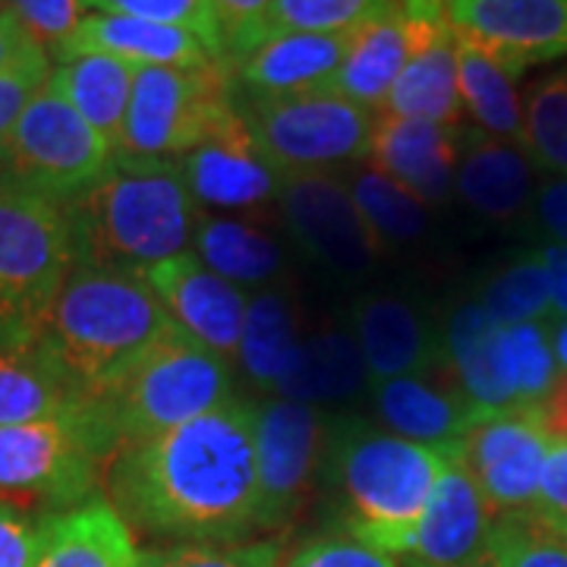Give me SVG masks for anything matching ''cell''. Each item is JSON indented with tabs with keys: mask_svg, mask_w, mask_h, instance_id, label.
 I'll use <instances>...</instances> for the list:
<instances>
[{
	"mask_svg": "<svg viewBox=\"0 0 567 567\" xmlns=\"http://www.w3.org/2000/svg\"><path fill=\"white\" fill-rule=\"evenodd\" d=\"M278 212L306 256L338 275L369 271L385 252L360 218L350 183L338 181L331 171L290 174Z\"/></svg>",
	"mask_w": 567,
	"mask_h": 567,
	"instance_id": "13",
	"label": "cell"
},
{
	"mask_svg": "<svg viewBox=\"0 0 567 567\" xmlns=\"http://www.w3.org/2000/svg\"><path fill=\"white\" fill-rule=\"evenodd\" d=\"M480 303L502 328L551 319V281L543 256L502 268L480 293Z\"/></svg>",
	"mask_w": 567,
	"mask_h": 567,
	"instance_id": "38",
	"label": "cell"
},
{
	"mask_svg": "<svg viewBox=\"0 0 567 567\" xmlns=\"http://www.w3.org/2000/svg\"><path fill=\"white\" fill-rule=\"evenodd\" d=\"M234 401V372L181 324L164 331L140 363L99 398H85L114 454L164 435Z\"/></svg>",
	"mask_w": 567,
	"mask_h": 567,
	"instance_id": "5",
	"label": "cell"
},
{
	"mask_svg": "<svg viewBox=\"0 0 567 567\" xmlns=\"http://www.w3.org/2000/svg\"><path fill=\"white\" fill-rule=\"evenodd\" d=\"M457 80L464 111L473 117L476 130L495 140L524 142V102L517 95L520 76H514L480 44L457 35Z\"/></svg>",
	"mask_w": 567,
	"mask_h": 567,
	"instance_id": "31",
	"label": "cell"
},
{
	"mask_svg": "<svg viewBox=\"0 0 567 567\" xmlns=\"http://www.w3.org/2000/svg\"><path fill=\"white\" fill-rule=\"evenodd\" d=\"M48 54L58 63L85 54H104L133 66H177V70L218 63L203 41L189 35L186 29L133 20V17H107V13L82 17L80 25Z\"/></svg>",
	"mask_w": 567,
	"mask_h": 567,
	"instance_id": "20",
	"label": "cell"
},
{
	"mask_svg": "<svg viewBox=\"0 0 567 567\" xmlns=\"http://www.w3.org/2000/svg\"><path fill=\"white\" fill-rule=\"evenodd\" d=\"M7 10L17 13L44 51L58 48L82 20L80 0H7Z\"/></svg>",
	"mask_w": 567,
	"mask_h": 567,
	"instance_id": "44",
	"label": "cell"
},
{
	"mask_svg": "<svg viewBox=\"0 0 567 567\" xmlns=\"http://www.w3.org/2000/svg\"><path fill=\"white\" fill-rule=\"evenodd\" d=\"M401 567H429V565H420V561H413V558H401ZM457 567H498V561L492 558V551H483L480 558H473V561H466V565H457Z\"/></svg>",
	"mask_w": 567,
	"mask_h": 567,
	"instance_id": "53",
	"label": "cell"
},
{
	"mask_svg": "<svg viewBox=\"0 0 567 567\" xmlns=\"http://www.w3.org/2000/svg\"><path fill=\"white\" fill-rule=\"evenodd\" d=\"M492 507L473 483L470 470L461 461V447L447 461L439 488L425 507L416 527L413 546L404 558H413L429 567H457L488 551Z\"/></svg>",
	"mask_w": 567,
	"mask_h": 567,
	"instance_id": "19",
	"label": "cell"
},
{
	"mask_svg": "<svg viewBox=\"0 0 567 567\" xmlns=\"http://www.w3.org/2000/svg\"><path fill=\"white\" fill-rule=\"evenodd\" d=\"M39 41L29 35V29L17 20L13 10L0 7V70H7L10 63H17L25 54L32 51Z\"/></svg>",
	"mask_w": 567,
	"mask_h": 567,
	"instance_id": "48",
	"label": "cell"
},
{
	"mask_svg": "<svg viewBox=\"0 0 567 567\" xmlns=\"http://www.w3.org/2000/svg\"><path fill=\"white\" fill-rule=\"evenodd\" d=\"M353 338L363 350L369 385L435 369L445 344L429 316L401 293H365L353 306Z\"/></svg>",
	"mask_w": 567,
	"mask_h": 567,
	"instance_id": "18",
	"label": "cell"
},
{
	"mask_svg": "<svg viewBox=\"0 0 567 567\" xmlns=\"http://www.w3.org/2000/svg\"><path fill=\"white\" fill-rule=\"evenodd\" d=\"M145 281L158 293L171 319L181 324L186 334H193L199 344L215 350L227 363L240 357L244 324L249 300L237 284L224 281L208 265L183 252L167 262L155 265Z\"/></svg>",
	"mask_w": 567,
	"mask_h": 567,
	"instance_id": "16",
	"label": "cell"
},
{
	"mask_svg": "<svg viewBox=\"0 0 567 567\" xmlns=\"http://www.w3.org/2000/svg\"><path fill=\"white\" fill-rule=\"evenodd\" d=\"M73 271L61 205L13 189L0 196V350L35 347Z\"/></svg>",
	"mask_w": 567,
	"mask_h": 567,
	"instance_id": "8",
	"label": "cell"
},
{
	"mask_svg": "<svg viewBox=\"0 0 567 567\" xmlns=\"http://www.w3.org/2000/svg\"><path fill=\"white\" fill-rule=\"evenodd\" d=\"M281 543H167L140 551V567H281Z\"/></svg>",
	"mask_w": 567,
	"mask_h": 567,
	"instance_id": "40",
	"label": "cell"
},
{
	"mask_svg": "<svg viewBox=\"0 0 567 567\" xmlns=\"http://www.w3.org/2000/svg\"><path fill=\"white\" fill-rule=\"evenodd\" d=\"M551 445L539 410H517L470 425L461 442V461L492 514L533 511Z\"/></svg>",
	"mask_w": 567,
	"mask_h": 567,
	"instance_id": "12",
	"label": "cell"
},
{
	"mask_svg": "<svg viewBox=\"0 0 567 567\" xmlns=\"http://www.w3.org/2000/svg\"><path fill=\"white\" fill-rule=\"evenodd\" d=\"M114 447L80 398L58 416L0 429V502L66 514L99 495Z\"/></svg>",
	"mask_w": 567,
	"mask_h": 567,
	"instance_id": "6",
	"label": "cell"
},
{
	"mask_svg": "<svg viewBox=\"0 0 567 567\" xmlns=\"http://www.w3.org/2000/svg\"><path fill=\"white\" fill-rule=\"evenodd\" d=\"M502 324L495 322L480 300L464 303L447 322L445 344L451 375L466 394V401L480 410V416L517 413V398L507 379L505 341Z\"/></svg>",
	"mask_w": 567,
	"mask_h": 567,
	"instance_id": "23",
	"label": "cell"
},
{
	"mask_svg": "<svg viewBox=\"0 0 567 567\" xmlns=\"http://www.w3.org/2000/svg\"><path fill=\"white\" fill-rule=\"evenodd\" d=\"M331 420L319 406L287 398L256 404L259 529H281L303 507L324 464Z\"/></svg>",
	"mask_w": 567,
	"mask_h": 567,
	"instance_id": "11",
	"label": "cell"
},
{
	"mask_svg": "<svg viewBox=\"0 0 567 567\" xmlns=\"http://www.w3.org/2000/svg\"><path fill=\"white\" fill-rule=\"evenodd\" d=\"M404 0H275L268 13L265 41L290 32L338 35L360 32L369 22L382 20Z\"/></svg>",
	"mask_w": 567,
	"mask_h": 567,
	"instance_id": "35",
	"label": "cell"
},
{
	"mask_svg": "<svg viewBox=\"0 0 567 567\" xmlns=\"http://www.w3.org/2000/svg\"><path fill=\"white\" fill-rule=\"evenodd\" d=\"M457 447L461 442L420 445L360 416L331 420L322 466H328L344 536L404 558Z\"/></svg>",
	"mask_w": 567,
	"mask_h": 567,
	"instance_id": "2",
	"label": "cell"
},
{
	"mask_svg": "<svg viewBox=\"0 0 567 567\" xmlns=\"http://www.w3.org/2000/svg\"><path fill=\"white\" fill-rule=\"evenodd\" d=\"M442 3H447V0H442Z\"/></svg>",
	"mask_w": 567,
	"mask_h": 567,
	"instance_id": "54",
	"label": "cell"
},
{
	"mask_svg": "<svg viewBox=\"0 0 567 567\" xmlns=\"http://www.w3.org/2000/svg\"><path fill=\"white\" fill-rule=\"evenodd\" d=\"M543 520L551 527L567 533V445L555 442L548 451L546 470H543V483H539V498L533 507Z\"/></svg>",
	"mask_w": 567,
	"mask_h": 567,
	"instance_id": "46",
	"label": "cell"
},
{
	"mask_svg": "<svg viewBox=\"0 0 567 567\" xmlns=\"http://www.w3.org/2000/svg\"><path fill=\"white\" fill-rule=\"evenodd\" d=\"M70 230L73 268L148 275L183 256L193 240L199 205L177 164L111 167L102 181L61 205Z\"/></svg>",
	"mask_w": 567,
	"mask_h": 567,
	"instance_id": "3",
	"label": "cell"
},
{
	"mask_svg": "<svg viewBox=\"0 0 567 567\" xmlns=\"http://www.w3.org/2000/svg\"><path fill=\"white\" fill-rule=\"evenodd\" d=\"M372 388V406L388 432L420 442V445H454L464 442L470 425L480 416V410L466 401L457 382H439L429 372L401 375L375 382Z\"/></svg>",
	"mask_w": 567,
	"mask_h": 567,
	"instance_id": "21",
	"label": "cell"
},
{
	"mask_svg": "<svg viewBox=\"0 0 567 567\" xmlns=\"http://www.w3.org/2000/svg\"><path fill=\"white\" fill-rule=\"evenodd\" d=\"M507 379L520 410H539L558 382V363L551 350V319L511 324L502 331Z\"/></svg>",
	"mask_w": 567,
	"mask_h": 567,
	"instance_id": "36",
	"label": "cell"
},
{
	"mask_svg": "<svg viewBox=\"0 0 567 567\" xmlns=\"http://www.w3.org/2000/svg\"><path fill=\"white\" fill-rule=\"evenodd\" d=\"M543 262L548 268V281H551V319L567 316V244H551L543 252Z\"/></svg>",
	"mask_w": 567,
	"mask_h": 567,
	"instance_id": "49",
	"label": "cell"
},
{
	"mask_svg": "<svg viewBox=\"0 0 567 567\" xmlns=\"http://www.w3.org/2000/svg\"><path fill=\"white\" fill-rule=\"evenodd\" d=\"M488 551L498 567H567V533L536 511H507L492 520Z\"/></svg>",
	"mask_w": 567,
	"mask_h": 567,
	"instance_id": "37",
	"label": "cell"
},
{
	"mask_svg": "<svg viewBox=\"0 0 567 567\" xmlns=\"http://www.w3.org/2000/svg\"><path fill=\"white\" fill-rule=\"evenodd\" d=\"M350 196L369 234L382 249L413 244L429 230V208L423 199H416L401 183L372 167L353 177Z\"/></svg>",
	"mask_w": 567,
	"mask_h": 567,
	"instance_id": "33",
	"label": "cell"
},
{
	"mask_svg": "<svg viewBox=\"0 0 567 567\" xmlns=\"http://www.w3.org/2000/svg\"><path fill=\"white\" fill-rule=\"evenodd\" d=\"M551 350H555L558 372L567 375V316H561V319H551Z\"/></svg>",
	"mask_w": 567,
	"mask_h": 567,
	"instance_id": "51",
	"label": "cell"
},
{
	"mask_svg": "<svg viewBox=\"0 0 567 567\" xmlns=\"http://www.w3.org/2000/svg\"><path fill=\"white\" fill-rule=\"evenodd\" d=\"M177 171L199 208L227 212H262L268 205H278L290 177L249 133L240 114L221 133L181 158Z\"/></svg>",
	"mask_w": 567,
	"mask_h": 567,
	"instance_id": "14",
	"label": "cell"
},
{
	"mask_svg": "<svg viewBox=\"0 0 567 567\" xmlns=\"http://www.w3.org/2000/svg\"><path fill=\"white\" fill-rule=\"evenodd\" d=\"M48 80H51V54L41 44L25 51L7 70H0V142L7 140V133L17 126L22 111L48 85Z\"/></svg>",
	"mask_w": 567,
	"mask_h": 567,
	"instance_id": "42",
	"label": "cell"
},
{
	"mask_svg": "<svg viewBox=\"0 0 567 567\" xmlns=\"http://www.w3.org/2000/svg\"><path fill=\"white\" fill-rule=\"evenodd\" d=\"M536 189V162L524 142L495 140L476 126H464V148L454 193L473 212L507 221L520 215Z\"/></svg>",
	"mask_w": 567,
	"mask_h": 567,
	"instance_id": "22",
	"label": "cell"
},
{
	"mask_svg": "<svg viewBox=\"0 0 567 567\" xmlns=\"http://www.w3.org/2000/svg\"><path fill=\"white\" fill-rule=\"evenodd\" d=\"M539 416L546 423L551 442H565L567 445V375H558L555 388L548 391V398L539 406Z\"/></svg>",
	"mask_w": 567,
	"mask_h": 567,
	"instance_id": "50",
	"label": "cell"
},
{
	"mask_svg": "<svg viewBox=\"0 0 567 567\" xmlns=\"http://www.w3.org/2000/svg\"><path fill=\"white\" fill-rule=\"evenodd\" d=\"M447 20L514 76L567 58V0H447Z\"/></svg>",
	"mask_w": 567,
	"mask_h": 567,
	"instance_id": "15",
	"label": "cell"
},
{
	"mask_svg": "<svg viewBox=\"0 0 567 567\" xmlns=\"http://www.w3.org/2000/svg\"><path fill=\"white\" fill-rule=\"evenodd\" d=\"M80 3L85 10H92V13L133 17V20H148L186 29L189 35H196L215 54V61L224 63L221 32H218L212 0H80Z\"/></svg>",
	"mask_w": 567,
	"mask_h": 567,
	"instance_id": "39",
	"label": "cell"
},
{
	"mask_svg": "<svg viewBox=\"0 0 567 567\" xmlns=\"http://www.w3.org/2000/svg\"><path fill=\"white\" fill-rule=\"evenodd\" d=\"M17 186L63 205L102 181L114 167V148L61 95L44 85L0 142Z\"/></svg>",
	"mask_w": 567,
	"mask_h": 567,
	"instance_id": "10",
	"label": "cell"
},
{
	"mask_svg": "<svg viewBox=\"0 0 567 567\" xmlns=\"http://www.w3.org/2000/svg\"><path fill=\"white\" fill-rule=\"evenodd\" d=\"M174 324L142 275L73 268L39 344L80 398H99Z\"/></svg>",
	"mask_w": 567,
	"mask_h": 567,
	"instance_id": "4",
	"label": "cell"
},
{
	"mask_svg": "<svg viewBox=\"0 0 567 567\" xmlns=\"http://www.w3.org/2000/svg\"><path fill=\"white\" fill-rule=\"evenodd\" d=\"M35 567H140V548L114 505L95 495L51 520Z\"/></svg>",
	"mask_w": 567,
	"mask_h": 567,
	"instance_id": "26",
	"label": "cell"
},
{
	"mask_svg": "<svg viewBox=\"0 0 567 567\" xmlns=\"http://www.w3.org/2000/svg\"><path fill=\"white\" fill-rule=\"evenodd\" d=\"M284 567H398V561L350 536H324L300 548Z\"/></svg>",
	"mask_w": 567,
	"mask_h": 567,
	"instance_id": "45",
	"label": "cell"
},
{
	"mask_svg": "<svg viewBox=\"0 0 567 567\" xmlns=\"http://www.w3.org/2000/svg\"><path fill=\"white\" fill-rule=\"evenodd\" d=\"M536 215L539 221L546 224V230L567 244V177H558V181L546 183L536 196Z\"/></svg>",
	"mask_w": 567,
	"mask_h": 567,
	"instance_id": "47",
	"label": "cell"
},
{
	"mask_svg": "<svg viewBox=\"0 0 567 567\" xmlns=\"http://www.w3.org/2000/svg\"><path fill=\"white\" fill-rule=\"evenodd\" d=\"M76 401V388L41 344L0 350V429L58 416Z\"/></svg>",
	"mask_w": 567,
	"mask_h": 567,
	"instance_id": "30",
	"label": "cell"
},
{
	"mask_svg": "<svg viewBox=\"0 0 567 567\" xmlns=\"http://www.w3.org/2000/svg\"><path fill=\"white\" fill-rule=\"evenodd\" d=\"M369 385L363 350L353 331H319L300 341L297 360L275 398H287L297 404H341L357 398Z\"/></svg>",
	"mask_w": 567,
	"mask_h": 567,
	"instance_id": "27",
	"label": "cell"
},
{
	"mask_svg": "<svg viewBox=\"0 0 567 567\" xmlns=\"http://www.w3.org/2000/svg\"><path fill=\"white\" fill-rule=\"evenodd\" d=\"M300 341L303 338L297 328V312L290 297L284 290L265 287L249 300L237 360L244 363L249 382L275 398L297 360Z\"/></svg>",
	"mask_w": 567,
	"mask_h": 567,
	"instance_id": "29",
	"label": "cell"
},
{
	"mask_svg": "<svg viewBox=\"0 0 567 567\" xmlns=\"http://www.w3.org/2000/svg\"><path fill=\"white\" fill-rule=\"evenodd\" d=\"M275 0H212L221 32L224 66H237L249 58L268 32V13Z\"/></svg>",
	"mask_w": 567,
	"mask_h": 567,
	"instance_id": "41",
	"label": "cell"
},
{
	"mask_svg": "<svg viewBox=\"0 0 567 567\" xmlns=\"http://www.w3.org/2000/svg\"><path fill=\"white\" fill-rule=\"evenodd\" d=\"M193 244H196V256L230 284L265 287L284 268V252L275 244V237L262 234L256 224L215 218L205 215L203 208L196 218Z\"/></svg>",
	"mask_w": 567,
	"mask_h": 567,
	"instance_id": "32",
	"label": "cell"
},
{
	"mask_svg": "<svg viewBox=\"0 0 567 567\" xmlns=\"http://www.w3.org/2000/svg\"><path fill=\"white\" fill-rule=\"evenodd\" d=\"M107 502L123 524L164 543H240L259 529L256 404L227 401L203 416L121 447Z\"/></svg>",
	"mask_w": 567,
	"mask_h": 567,
	"instance_id": "1",
	"label": "cell"
},
{
	"mask_svg": "<svg viewBox=\"0 0 567 567\" xmlns=\"http://www.w3.org/2000/svg\"><path fill=\"white\" fill-rule=\"evenodd\" d=\"M237 117L234 76L224 63L177 70L140 66L114 148L117 167H167Z\"/></svg>",
	"mask_w": 567,
	"mask_h": 567,
	"instance_id": "7",
	"label": "cell"
},
{
	"mask_svg": "<svg viewBox=\"0 0 567 567\" xmlns=\"http://www.w3.org/2000/svg\"><path fill=\"white\" fill-rule=\"evenodd\" d=\"M382 114L461 126L464 99H461V80H457V35H454L451 22H445L410 58L401 80L394 82V89L388 95Z\"/></svg>",
	"mask_w": 567,
	"mask_h": 567,
	"instance_id": "25",
	"label": "cell"
},
{
	"mask_svg": "<svg viewBox=\"0 0 567 567\" xmlns=\"http://www.w3.org/2000/svg\"><path fill=\"white\" fill-rule=\"evenodd\" d=\"M461 148H464V123L442 126V123L379 114L365 162L372 171L401 183L416 199L429 205L442 203L454 193Z\"/></svg>",
	"mask_w": 567,
	"mask_h": 567,
	"instance_id": "17",
	"label": "cell"
},
{
	"mask_svg": "<svg viewBox=\"0 0 567 567\" xmlns=\"http://www.w3.org/2000/svg\"><path fill=\"white\" fill-rule=\"evenodd\" d=\"M13 189H20V186H17V177H13L10 158H7V152H3V145H0V196H3V193H13Z\"/></svg>",
	"mask_w": 567,
	"mask_h": 567,
	"instance_id": "52",
	"label": "cell"
},
{
	"mask_svg": "<svg viewBox=\"0 0 567 567\" xmlns=\"http://www.w3.org/2000/svg\"><path fill=\"white\" fill-rule=\"evenodd\" d=\"M54 517L0 502V567H35Z\"/></svg>",
	"mask_w": 567,
	"mask_h": 567,
	"instance_id": "43",
	"label": "cell"
},
{
	"mask_svg": "<svg viewBox=\"0 0 567 567\" xmlns=\"http://www.w3.org/2000/svg\"><path fill=\"white\" fill-rule=\"evenodd\" d=\"M133 63H123L117 58L104 54H85L73 61L58 63L51 70L48 85L70 104L82 121L89 123L95 133H102L117 148L123 133V121L133 99V82H136Z\"/></svg>",
	"mask_w": 567,
	"mask_h": 567,
	"instance_id": "28",
	"label": "cell"
},
{
	"mask_svg": "<svg viewBox=\"0 0 567 567\" xmlns=\"http://www.w3.org/2000/svg\"><path fill=\"white\" fill-rule=\"evenodd\" d=\"M524 145L536 167L567 177V63L529 82L524 95Z\"/></svg>",
	"mask_w": 567,
	"mask_h": 567,
	"instance_id": "34",
	"label": "cell"
},
{
	"mask_svg": "<svg viewBox=\"0 0 567 567\" xmlns=\"http://www.w3.org/2000/svg\"><path fill=\"white\" fill-rule=\"evenodd\" d=\"M237 114L284 174H319L363 162L379 114L334 92L309 89L293 95H246L234 85Z\"/></svg>",
	"mask_w": 567,
	"mask_h": 567,
	"instance_id": "9",
	"label": "cell"
},
{
	"mask_svg": "<svg viewBox=\"0 0 567 567\" xmlns=\"http://www.w3.org/2000/svg\"><path fill=\"white\" fill-rule=\"evenodd\" d=\"M357 32L312 35L290 32L262 41L249 58L230 66L234 85L246 95H293L322 89L344 63Z\"/></svg>",
	"mask_w": 567,
	"mask_h": 567,
	"instance_id": "24",
	"label": "cell"
}]
</instances>
